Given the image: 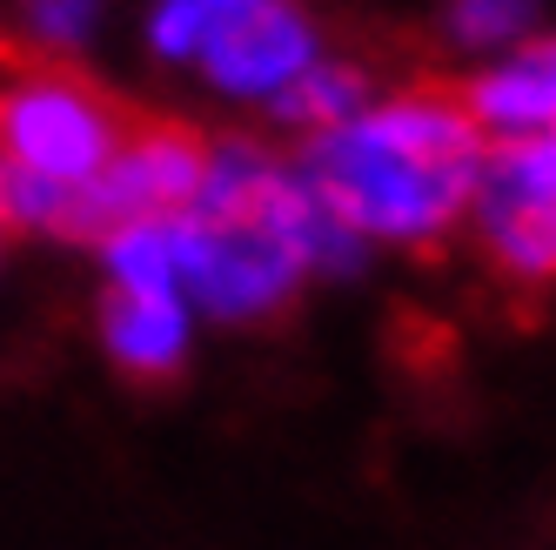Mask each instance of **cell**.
I'll return each instance as SVG.
<instances>
[{
  "instance_id": "5b68a950",
  "label": "cell",
  "mask_w": 556,
  "mask_h": 550,
  "mask_svg": "<svg viewBox=\"0 0 556 550\" xmlns=\"http://www.w3.org/2000/svg\"><path fill=\"white\" fill-rule=\"evenodd\" d=\"M329 34L302 0H268L249 21H235L222 41L194 61L188 74L202 82V95L228 114H255V122H289V108L329 61Z\"/></svg>"
},
{
  "instance_id": "ba28073f",
  "label": "cell",
  "mask_w": 556,
  "mask_h": 550,
  "mask_svg": "<svg viewBox=\"0 0 556 550\" xmlns=\"http://www.w3.org/2000/svg\"><path fill=\"white\" fill-rule=\"evenodd\" d=\"M463 101L476 128L490 141H536L556 135V27L530 34L523 48H509L483 67H469Z\"/></svg>"
},
{
  "instance_id": "7c38bea8",
  "label": "cell",
  "mask_w": 556,
  "mask_h": 550,
  "mask_svg": "<svg viewBox=\"0 0 556 550\" xmlns=\"http://www.w3.org/2000/svg\"><path fill=\"white\" fill-rule=\"evenodd\" d=\"M8 249H14V228H8V215H0V268H8Z\"/></svg>"
},
{
  "instance_id": "7a4b0ae2",
  "label": "cell",
  "mask_w": 556,
  "mask_h": 550,
  "mask_svg": "<svg viewBox=\"0 0 556 550\" xmlns=\"http://www.w3.org/2000/svg\"><path fill=\"white\" fill-rule=\"evenodd\" d=\"M490 135L463 88H369L342 122L302 135L295 168L363 255H429L469 222Z\"/></svg>"
},
{
  "instance_id": "3957f363",
  "label": "cell",
  "mask_w": 556,
  "mask_h": 550,
  "mask_svg": "<svg viewBox=\"0 0 556 550\" xmlns=\"http://www.w3.org/2000/svg\"><path fill=\"white\" fill-rule=\"evenodd\" d=\"M128 135V114L81 67L0 74V215L34 242H88L94 188Z\"/></svg>"
},
{
  "instance_id": "8fae6325",
  "label": "cell",
  "mask_w": 556,
  "mask_h": 550,
  "mask_svg": "<svg viewBox=\"0 0 556 550\" xmlns=\"http://www.w3.org/2000/svg\"><path fill=\"white\" fill-rule=\"evenodd\" d=\"M549 27V0H435V41L463 67H483Z\"/></svg>"
},
{
  "instance_id": "30bf717a",
  "label": "cell",
  "mask_w": 556,
  "mask_h": 550,
  "mask_svg": "<svg viewBox=\"0 0 556 550\" xmlns=\"http://www.w3.org/2000/svg\"><path fill=\"white\" fill-rule=\"evenodd\" d=\"M8 34L41 67H81L114 27V0H0Z\"/></svg>"
},
{
  "instance_id": "8992f818",
  "label": "cell",
  "mask_w": 556,
  "mask_h": 550,
  "mask_svg": "<svg viewBox=\"0 0 556 550\" xmlns=\"http://www.w3.org/2000/svg\"><path fill=\"white\" fill-rule=\"evenodd\" d=\"M202 168H208V135H194L181 122H141V128L128 122L94 188V235L114 222H175L202 188Z\"/></svg>"
},
{
  "instance_id": "52a82bcc",
  "label": "cell",
  "mask_w": 556,
  "mask_h": 550,
  "mask_svg": "<svg viewBox=\"0 0 556 550\" xmlns=\"http://www.w3.org/2000/svg\"><path fill=\"white\" fill-rule=\"evenodd\" d=\"M202 316L175 283H101L94 296V349L128 383H175L194 363Z\"/></svg>"
},
{
  "instance_id": "6da1fadb",
  "label": "cell",
  "mask_w": 556,
  "mask_h": 550,
  "mask_svg": "<svg viewBox=\"0 0 556 550\" xmlns=\"http://www.w3.org/2000/svg\"><path fill=\"white\" fill-rule=\"evenodd\" d=\"M175 283L202 329H262L275 316L363 262V249L336 228L323 195L308 188L295 154L255 135L208 141V168L194 202L168 222Z\"/></svg>"
},
{
  "instance_id": "9c48e42d",
  "label": "cell",
  "mask_w": 556,
  "mask_h": 550,
  "mask_svg": "<svg viewBox=\"0 0 556 550\" xmlns=\"http://www.w3.org/2000/svg\"><path fill=\"white\" fill-rule=\"evenodd\" d=\"M255 8H268V0H141L135 41H141V54L154 67L188 74L235 21H249Z\"/></svg>"
},
{
  "instance_id": "277c9868",
  "label": "cell",
  "mask_w": 556,
  "mask_h": 550,
  "mask_svg": "<svg viewBox=\"0 0 556 550\" xmlns=\"http://www.w3.org/2000/svg\"><path fill=\"white\" fill-rule=\"evenodd\" d=\"M463 235L503 283L516 289L556 283V135L490 141Z\"/></svg>"
}]
</instances>
